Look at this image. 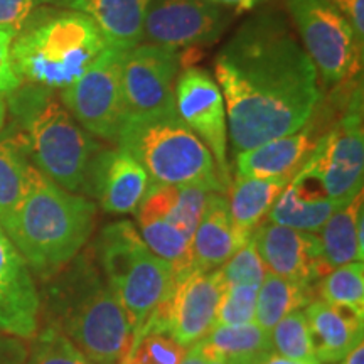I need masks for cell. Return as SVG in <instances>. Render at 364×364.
<instances>
[{
  "instance_id": "obj_12",
  "label": "cell",
  "mask_w": 364,
  "mask_h": 364,
  "mask_svg": "<svg viewBox=\"0 0 364 364\" xmlns=\"http://www.w3.org/2000/svg\"><path fill=\"white\" fill-rule=\"evenodd\" d=\"M176 110L186 125L201 139L213 159L218 174L228 191L231 182L228 164L226 107L215 76L203 68L191 66L177 76L174 86Z\"/></svg>"
},
{
  "instance_id": "obj_33",
  "label": "cell",
  "mask_w": 364,
  "mask_h": 364,
  "mask_svg": "<svg viewBox=\"0 0 364 364\" xmlns=\"http://www.w3.org/2000/svg\"><path fill=\"white\" fill-rule=\"evenodd\" d=\"M257 287L225 284L220 306H218L215 327L253 324L255 311H257Z\"/></svg>"
},
{
  "instance_id": "obj_15",
  "label": "cell",
  "mask_w": 364,
  "mask_h": 364,
  "mask_svg": "<svg viewBox=\"0 0 364 364\" xmlns=\"http://www.w3.org/2000/svg\"><path fill=\"white\" fill-rule=\"evenodd\" d=\"M252 238L272 275L302 285H316L327 273L321 260L317 235L267 221L253 231Z\"/></svg>"
},
{
  "instance_id": "obj_30",
  "label": "cell",
  "mask_w": 364,
  "mask_h": 364,
  "mask_svg": "<svg viewBox=\"0 0 364 364\" xmlns=\"http://www.w3.org/2000/svg\"><path fill=\"white\" fill-rule=\"evenodd\" d=\"M316 292L327 304L346 307L359 316H364L363 262H351L332 268L317 282Z\"/></svg>"
},
{
  "instance_id": "obj_19",
  "label": "cell",
  "mask_w": 364,
  "mask_h": 364,
  "mask_svg": "<svg viewBox=\"0 0 364 364\" xmlns=\"http://www.w3.org/2000/svg\"><path fill=\"white\" fill-rule=\"evenodd\" d=\"M338 208L339 204L327 198L317 179L300 167L272 206L267 220L304 233L317 235Z\"/></svg>"
},
{
  "instance_id": "obj_34",
  "label": "cell",
  "mask_w": 364,
  "mask_h": 364,
  "mask_svg": "<svg viewBox=\"0 0 364 364\" xmlns=\"http://www.w3.org/2000/svg\"><path fill=\"white\" fill-rule=\"evenodd\" d=\"M223 280L225 284H241L260 287L267 275V268L263 265L260 255L255 247L252 236L241 245L238 252L221 267Z\"/></svg>"
},
{
  "instance_id": "obj_37",
  "label": "cell",
  "mask_w": 364,
  "mask_h": 364,
  "mask_svg": "<svg viewBox=\"0 0 364 364\" xmlns=\"http://www.w3.org/2000/svg\"><path fill=\"white\" fill-rule=\"evenodd\" d=\"M14 36L7 31L0 29V95L9 97L12 91H16L22 85L16 70H14L11 58V46Z\"/></svg>"
},
{
  "instance_id": "obj_7",
  "label": "cell",
  "mask_w": 364,
  "mask_h": 364,
  "mask_svg": "<svg viewBox=\"0 0 364 364\" xmlns=\"http://www.w3.org/2000/svg\"><path fill=\"white\" fill-rule=\"evenodd\" d=\"M91 252L125 309L132 334H136L154 309L169 295L176 282L174 270L150 252L136 226L127 220L105 226Z\"/></svg>"
},
{
  "instance_id": "obj_43",
  "label": "cell",
  "mask_w": 364,
  "mask_h": 364,
  "mask_svg": "<svg viewBox=\"0 0 364 364\" xmlns=\"http://www.w3.org/2000/svg\"><path fill=\"white\" fill-rule=\"evenodd\" d=\"M334 364H364V341L353 348L339 363Z\"/></svg>"
},
{
  "instance_id": "obj_2",
  "label": "cell",
  "mask_w": 364,
  "mask_h": 364,
  "mask_svg": "<svg viewBox=\"0 0 364 364\" xmlns=\"http://www.w3.org/2000/svg\"><path fill=\"white\" fill-rule=\"evenodd\" d=\"M44 314L48 326L61 332L93 364H117L129 349V317L91 248L46 280Z\"/></svg>"
},
{
  "instance_id": "obj_38",
  "label": "cell",
  "mask_w": 364,
  "mask_h": 364,
  "mask_svg": "<svg viewBox=\"0 0 364 364\" xmlns=\"http://www.w3.org/2000/svg\"><path fill=\"white\" fill-rule=\"evenodd\" d=\"M351 24L359 43H364V0H329Z\"/></svg>"
},
{
  "instance_id": "obj_1",
  "label": "cell",
  "mask_w": 364,
  "mask_h": 364,
  "mask_svg": "<svg viewBox=\"0 0 364 364\" xmlns=\"http://www.w3.org/2000/svg\"><path fill=\"white\" fill-rule=\"evenodd\" d=\"M235 154L306 127L321 98L317 71L284 17L262 12L215 59Z\"/></svg>"
},
{
  "instance_id": "obj_17",
  "label": "cell",
  "mask_w": 364,
  "mask_h": 364,
  "mask_svg": "<svg viewBox=\"0 0 364 364\" xmlns=\"http://www.w3.org/2000/svg\"><path fill=\"white\" fill-rule=\"evenodd\" d=\"M150 179L144 167L124 150H100L86 181L85 193L98 199L110 215H135Z\"/></svg>"
},
{
  "instance_id": "obj_24",
  "label": "cell",
  "mask_w": 364,
  "mask_h": 364,
  "mask_svg": "<svg viewBox=\"0 0 364 364\" xmlns=\"http://www.w3.org/2000/svg\"><path fill=\"white\" fill-rule=\"evenodd\" d=\"M209 193L213 191L201 186H166L150 182L135 215L156 216L169 221L193 240Z\"/></svg>"
},
{
  "instance_id": "obj_14",
  "label": "cell",
  "mask_w": 364,
  "mask_h": 364,
  "mask_svg": "<svg viewBox=\"0 0 364 364\" xmlns=\"http://www.w3.org/2000/svg\"><path fill=\"white\" fill-rule=\"evenodd\" d=\"M228 21L225 9L204 0H152L142 41L176 49L208 46L221 38Z\"/></svg>"
},
{
  "instance_id": "obj_21",
  "label": "cell",
  "mask_w": 364,
  "mask_h": 364,
  "mask_svg": "<svg viewBox=\"0 0 364 364\" xmlns=\"http://www.w3.org/2000/svg\"><path fill=\"white\" fill-rule=\"evenodd\" d=\"M245 241L236 233L225 193H209L199 225L193 236L194 270L221 268Z\"/></svg>"
},
{
  "instance_id": "obj_3",
  "label": "cell",
  "mask_w": 364,
  "mask_h": 364,
  "mask_svg": "<svg viewBox=\"0 0 364 364\" xmlns=\"http://www.w3.org/2000/svg\"><path fill=\"white\" fill-rule=\"evenodd\" d=\"M97 223V204L59 188L33 166L24 196L0 228L41 280L83 252Z\"/></svg>"
},
{
  "instance_id": "obj_29",
  "label": "cell",
  "mask_w": 364,
  "mask_h": 364,
  "mask_svg": "<svg viewBox=\"0 0 364 364\" xmlns=\"http://www.w3.org/2000/svg\"><path fill=\"white\" fill-rule=\"evenodd\" d=\"M33 164L16 134L0 135V225L26 193Z\"/></svg>"
},
{
  "instance_id": "obj_9",
  "label": "cell",
  "mask_w": 364,
  "mask_h": 364,
  "mask_svg": "<svg viewBox=\"0 0 364 364\" xmlns=\"http://www.w3.org/2000/svg\"><path fill=\"white\" fill-rule=\"evenodd\" d=\"M297 27L300 44L317 75L327 86H336L356 73L363 44L348 19L329 0H287Z\"/></svg>"
},
{
  "instance_id": "obj_39",
  "label": "cell",
  "mask_w": 364,
  "mask_h": 364,
  "mask_svg": "<svg viewBox=\"0 0 364 364\" xmlns=\"http://www.w3.org/2000/svg\"><path fill=\"white\" fill-rule=\"evenodd\" d=\"M27 353L24 341L0 331V364H24Z\"/></svg>"
},
{
  "instance_id": "obj_11",
  "label": "cell",
  "mask_w": 364,
  "mask_h": 364,
  "mask_svg": "<svg viewBox=\"0 0 364 364\" xmlns=\"http://www.w3.org/2000/svg\"><path fill=\"white\" fill-rule=\"evenodd\" d=\"M223 289L221 268L189 272L174 282L169 295L154 309L140 332H166L179 344L191 348L215 327Z\"/></svg>"
},
{
  "instance_id": "obj_42",
  "label": "cell",
  "mask_w": 364,
  "mask_h": 364,
  "mask_svg": "<svg viewBox=\"0 0 364 364\" xmlns=\"http://www.w3.org/2000/svg\"><path fill=\"white\" fill-rule=\"evenodd\" d=\"M253 364H312V363H302V361H294V359L284 358L277 353H267L265 356H262L260 359H257Z\"/></svg>"
},
{
  "instance_id": "obj_20",
  "label": "cell",
  "mask_w": 364,
  "mask_h": 364,
  "mask_svg": "<svg viewBox=\"0 0 364 364\" xmlns=\"http://www.w3.org/2000/svg\"><path fill=\"white\" fill-rule=\"evenodd\" d=\"M304 312L311 327L316 356L321 364L339 363L364 341V316L349 309L332 306L317 299L312 300Z\"/></svg>"
},
{
  "instance_id": "obj_41",
  "label": "cell",
  "mask_w": 364,
  "mask_h": 364,
  "mask_svg": "<svg viewBox=\"0 0 364 364\" xmlns=\"http://www.w3.org/2000/svg\"><path fill=\"white\" fill-rule=\"evenodd\" d=\"M204 2L213 4V6L218 7H228V9H233L236 12H247V11H253L262 0H204Z\"/></svg>"
},
{
  "instance_id": "obj_8",
  "label": "cell",
  "mask_w": 364,
  "mask_h": 364,
  "mask_svg": "<svg viewBox=\"0 0 364 364\" xmlns=\"http://www.w3.org/2000/svg\"><path fill=\"white\" fill-rule=\"evenodd\" d=\"M129 49L108 44L75 83L59 98L83 129L98 139L117 144L127 117L122 65Z\"/></svg>"
},
{
  "instance_id": "obj_32",
  "label": "cell",
  "mask_w": 364,
  "mask_h": 364,
  "mask_svg": "<svg viewBox=\"0 0 364 364\" xmlns=\"http://www.w3.org/2000/svg\"><path fill=\"white\" fill-rule=\"evenodd\" d=\"M34 338L24 364H93L53 327L46 326Z\"/></svg>"
},
{
  "instance_id": "obj_16",
  "label": "cell",
  "mask_w": 364,
  "mask_h": 364,
  "mask_svg": "<svg viewBox=\"0 0 364 364\" xmlns=\"http://www.w3.org/2000/svg\"><path fill=\"white\" fill-rule=\"evenodd\" d=\"M41 295L33 272L0 228V331L19 339L38 334Z\"/></svg>"
},
{
  "instance_id": "obj_5",
  "label": "cell",
  "mask_w": 364,
  "mask_h": 364,
  "mask_svg": "<svg viewBox=\"0 0 364 364\" xmlns=\"http://www.w3.org/2000/svg\"><path fill=\"white\" fill-rule=\"evenodd\" d=\"M110 44L86 14L39 9L14 36L11 58L22 83L65 90Z\"/></svg>"
},
{
  "instance_id": "obj_28",
  "label": "cell",
  "mask_w": 364,
  "mask_h": 364,
  "mask_svg": "<svg viewBox=\"0 0 364 364\" xmlns=\"http://www.w3.org/2000/svg\"><path fill=\"white\" fill-rule=\"evenodd\" d=\"M136 230L150 248L164 262H167L174 270L176 280L194 270L193 240H189L179 228L169 221L156 216L135 215Z\"/></svg>"
},
{
  "instance_id": "obj_46",
  "label": "cell",
  "mask_w": 364,
  "mask_h": 364,
  "mask_svg": "<svg viewBox=\"0 0 364 364\" xmlns=\"http://www.w3.org/2000/svg\"><path fill=\"white\" fill-rule=\"evenodd\" d=\"M135 353H136V351H135ZM132 364H144V363H140L139 359H136V358L134 356V359H132Z\"/></svg>"
},
{
  "instance_id": "obj_6",
  "label": "cell",
  "mask_w": 364,
  "mask_h": 364,
  "mask_svg": "<svg viewBox=\"0 0 364 364\" xmlns=\"http://www.w3.org/2000/svg\"><path fill=\"white\" fill-rule=\"evenodd\" d=\"M117 145L144 167L152 184L226 191L211 152L182 122L176 108L127 117Z\"/></svg>"
},
{
  "instance_id": "obj_4",
  "label": "cell",
  "mask_w": 364,
  "mask_h": 364,
  "mask_svg": "<svg viewBox=\"0 0 364 364\" xmlns=\"http://www.w3.org/2000/svg\"><path fill=\"white\" fill-rule=\"evenodd\" d=\"M56 90L21 85L6 97L16 134L33 166L59 188L85 193L86 181L102 145L73 118Z\"/></svg>"
},
{
  "instance_id": "obj_10",
  "label": "cell",
  "mask_w": 364,
  "mask_h": 364,
  "mask_svg": "<svg viewBox=\"0 0 364 364\" xmlns=\"http://www.w3.org/2000/svg\"><path fill=\"white\" fill-rule=\"evenodd\" d=\"M304 169L317 179L326 196L343 206L363 191L364 130L361 85L351 95L343 118L318 136Z\"/></svg>"
},
{
  "instance_id": "obj_18",
  "label": "cell",
  "mask_w": 364,
  "mask_h": 364,
  "mask_svg": "<svg viewBox=\"0 0 364 364\" xmlns=\"http://www.w3.org/2000/svg\"><path fill=\"white\" fill-rule=\"evenodd\" d=\"M318 136L311 127L279 136L236 154V176L258 179H292L312 156Z\"/></svg>"
},
{
  "instance_id": "obj_25",
  "label": "cell",
  "mask_w": 364,
  "mask_h": 364,
  "mask_svg": "<svg viewBox=\"0 0 364 364\" xmlns=\"http://www.w3.org/2000/svg\"><path fill=\"white\" fill-rule=\"evenodd\" d=\"M289 179H258V177L235 176L230 182V218L236 233L247 241L262 225L275 204Z\"/></svg>"
},
{
  "instance_id": "obj_40",
  "label": "cell",
  "mask_w": 364,
  "mask_h": 364,
  "mask_svg": "<svg viewBox=\"0 0 364 364\" xmlns=\"http://www.w3.org/2000/svg\"><path fill=\"white\" fill-rule=\"evenodd\" d=\"M181 364H226V363H223L216 358L208 356V354L204 353V349L201 348V344L196 343L188 349V354H186L184 361Z\"/></svg>"
},
{
  "instance_id": "obj_27",
  "label": "cell",
  "mask_w": 364,
  "mask_h": 364,
  "mask_svg": "<svg viewBox=\"0 0 364 364\" xmlns=\"http://www.w3.org/2000/svg\"><path fill=\"white\" fill-rule=\"evenodd\" d=\"M316 287L267 273L257 294L255 324L270 332L290 312L304 311L316 295Z\"/></svg>"
},
{
  "instance_id": "obj_44",
  "label": "cell",
  "mask_w": 364,
  "mask_h": 364,
  "mask_svg": "<svg viewBox=\"0 0 364 364\" xmlns=\"http://www.w3.org/2000/svg\"><path fill=\"white\" fill-rule=\"evenodd\" d=\"M140 341H142V334H132L129 349H127L124 356L120 358L118 364H132V359H134V356H135V351H136V348H139Z\"/></svg>"
},
{
  "instance_id": "obj_13",
  "label": "cell",
  "mask_w": 364,
  "mask_h": 364,
  "mask_svg": "<svg viewBox=\"0 0 364 364\" xmlns=\"http://www.w3.org/2000/svg\"><path fill=\"white\" fill-rule=\"evenodd\" d=\"M179 63V49L169 46L139 43L125 53L122 88L127 117L176 108L174 86Z\"/></svg>"
},
{
  "instance_id": "obj_36",
  "label": "cell",
  "mask_w": 364,
  "mask_h": 364,
  "mask_svg": "<svg viewBox=\"0 0 364 364\" xmlns=\"http://www.w3.org/2000/svg\"><path fill=\"white\" fill-rule=\"evenodd\" d=\"M54 0H0V29L16 36L39 9Z\"/></svg>"
},
{
  "instance_id": "obj_45",
  "label": "cell",
  "mask_w": 364,
  "mask_h": 364,
  "mask_svg": "<svg viewBox=\"0 0 364 364\" xmlns=\"http://www.w3.org/2000/svg\"><path fill=\"white\" fill-rule=\"evenodd\" d=\"M6 117H7V102H6V97L0 95V130H2L4 125H6Z\"/></svg>"
},
{
  "instance_id": "obj_23",
  "label": "cell",
  "mask_w": 364,
  "mask_h": 364,
  "mask_svg": "<svg viewBox=\"0 0 364 364\" xmlns=\"http://www.w3.org/2000/svg\"><path fill=\"white\" fill-rule=\"evenodd\" d=\"M363 191L332 213L318 231V248L326 272L364 258Z\"/></svg>"
},
{
  "instance_id": "obj_31",
  "label": "cell",
  "mask_w": 364,
  "mask_h": 364,
  "mask_svg": "<svg viewBox=\"0 0 364 364\" xmlns=\"http://www.w3.org/2000/svg\"><path fill=\"white\" fill-rule=\"evenodd\" d=\"M273 353L294 359V361L321 364L316 356V348L309 327L306 312L295 311L285 316L270 331Z\"/></svg>"
},
{
  "instance_id": "obj_26",
  "label": "cell",
  "mask_w": 364,
  "mask_h": 364,
  "mask_svg": "<svg viewBox=\"0 0 364 364\" xmlns=\"http://www.w3.org/2000/svg\"><path fill=\"white\" fill-rule=\"evenodd\" d=\"M208 356L226 364H253L273 351L270 332L260 326H218L199 341Z\"/></svg>"
},
{
  "instance_id": "obj_35",
  "label": "cell",
  "mask_w": 364,
  "mask_h": 364,
  "mask_svg": "<svg viewBox=\"0 0 364 364\" xmlns=\"http://www.w3.org/2000/svg\"><path fill=\"white\" fill-rule=\"evenodd\" d=\"M188 349L166 332H147L142 334L135 358L144 364H181L188 354Z\"/></svg>"
},
{
  "instance_id": "obj_22",
  "label": "cell",
  "mask_w": 364,
  "mask_h": 364,
  "mask_svg": "<svg viewBox=\"0 0 364 364\" xmlns=\"http://www.w3.org/2000/svg\"><path fill=\"white\" fill-rule=\"evenodd\" d=\"M152 0H54V6L91 17L110 44L130 49L142 43L144 22Z\"/></svg>"
}]
</instances>
